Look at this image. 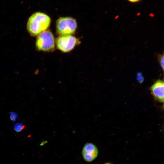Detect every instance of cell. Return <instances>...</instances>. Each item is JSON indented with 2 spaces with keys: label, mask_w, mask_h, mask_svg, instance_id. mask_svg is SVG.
<instances>
[{
  "label": "cell",
  "mask_w": 164,
  "mask_h": 164,
  "mask_svg": "<svg viewBox=\"0 0 164 164\" xmlns=\"http://www.w3.org/2000/svg\"><path fill=\"white\" fill-rule=\"evenodd\" d=\"M51 22L50 17L45 13L36 12L29 18L27 24V29L32 36L38 35L45 31Z\"/></svg>",
  "instance_id": "1"
},
{
  "label": "cell",
  "mask_w": 164,
  "mask_h": 164,
  "mask_svg": "<svg viewBox=\"0 0 164 164\" xmlns=\"http://www.w3.org/2000/svg\"><path fill=\"white\" fill-rule=\"evenodd\" d=\"M58 33L61 36H68L73 34L77 27L76 20L69 17L59 18L56 22Z\"/></svg>",
  "instance_id": "2"
},
{
  "label": "cell",
  "mask_w": 164,
  "mask_h": 164,
  "mask_svg": "<svg viewBox=\"0 0 164 164\" xmlns=\"http://www.w3.org/2000/svg\"><path fill=\"white\" fill-rule=\"evenodd\" d=\"M36 46L38 50L49 51L54 49L55 41L53 36L49 30H45L38 35Z\"/></svg>",
  "instance_id": "3"
},
{
  "label": "cell",
  "mask_w": 164,
  "mask_h": 164,
  "mask_svg": "<svg viewBox=\"0 0 164 164\" xmlns=\"http://www.w3.org/2000/svg\"><path fill=\"white\" fill-rule=\"evenodd\" d=\"M78 42L77 39L73 36H61L57 38L56 44L59 49L63 52H66L73 49Z\"/></svg>",
  "instance_id": "4"
},
{
  "label": "cell",
  "mask_w": 164,
  "mask_h": 164,
  "mask_svg": "<svg viewBox=\"0 0 164 164\" xmlns=\"http://www.w3.org/2000/svg\"><path fill=\"white\" fill-rule=\"evenodd\" d=\"M98 150L97 146L91 142H87L82 149L81 154L84 160L90 162L94 160L98 155Z\"/></svg>",
  "instance_id": "5"
},
{
  "label": "cell",
  "mask_w": 164,
  "mask_h": 164,
  "mask_svg": "<svg viewBox=\"0 0 164 164\" xmlns=\"http://www.w3.org/2000/svg\"><path fill=\"white\" fill-rule=\"evenodd\" d=\"M164 84L163 80L159 79L149 88L154 100L162 103H164Z\"/></svg>",
  "instance_id": "6"
},
{
  "label": "cell",
  "mask_w": 164,
  "mask_h": 164,
  "mask_svg": "<svg viewBox=\"0 0 164 164\" xmlns=\"http://www.w3.org/2000/svg\"><path fill=\"white\" fill-rule=\"evenodd\" d=\"M158 58L159 64L163 71L164 69V56L163 53L162 54L159 55L158 56Z\"/></svg>",
  "instance_id": "7"
},
{
  "label": "cell",
  "mask_w": 164,
  "mask_h": 164,
  "mask_svg": "<svg viewBox=\"0 0 164 164\" xmlns=\"http://www.w3.org/2000/svg\"><path fill=\"white\" fill-rule=\"evenodd\" d=\"M10 114V118L12 122H15L17 119L18 114L14 112L11 111L9 113Z\"/></svg>",
  "instance_id": "8"
},
{
  "label": "cell",
  "mask_w": 164,
  "mask_h": 164,
  "mask_svg": "<svg viewBox=\"0 0 164 164\" xmlns=\"http://www.w3.org/2000/svg\"><path fill=\"white\" fill-rule=\"evenodd\" d=\"M23 125V124L22 123H17L13 126V129L17 132H21L22 130L21 127Z\"/></svg>",
  "instance_id": "9"
},
{
  "label": "cell",
  "mask_w": 164,
  "mask_h": 164,
  "mask_svg": "<svg viewBox=\"0 0 164 164\" xmlns=\"http://www.w3.org/2000/svg\"><path fill=\"white\" fill-rule=\"evenodd\" d=\"M136 79L137 81L140 84L142 83L143 81L144 78L141 73L139 72L137 73Z\"/></svg>",
  "instance_id": "10"
},
{
  "label": "cell",
  "mask_w": 164,
  "mask_h": 164,
  "mask_svg": "<svg viewBox=\"0 0 164 164\" xmlns=\"http://www.w3.org/2000/svg\"><path fill=\"white\" fill-rule=\"evenodd\" d=\"M128 1L132 2H136L139 1L140 0H128Z\"/></svg>",
  "instance_id": "11"
},
{
  "label": "cell",
  "mask_w": 164,
  "mask_h": 164,
  "mask_svg": "<svg viewBox=\"0 0 164 164\" xmlns=\"http://www.w3.org/2000/svg\"><path fill=\"white\" fill-rule=\"evenodd\" d=\"M25 127V126L24 125H22V126L21 127V129L22 130Z\"/></svg>",
  "instance_id": "12"
},
{
  "label": "cell",
  "mask_w": 164,
  "mask_h": 164,
  "mask_svg": "<svg viewBox=\"0 0 164 164\" xmlns=\"http://www.w3.org/2000/svg\"><path fill=\"white\" fill-rule=\"evenodd\" d=\"M104 164H112L110 163H109V162H107V163H105Z\"/></svg>",
  "instance_id": "13"
}]
</instances>
